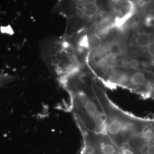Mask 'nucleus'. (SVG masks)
<instances>
[{"instance_id":"f257e3e1","label":"nucleus","mask_w":154,"mask_h":154,"mask_svg":"<svg viewBox=\"0 0 154 154\" xmlns=\"http://www.w3.org/2000/svg\"><path fill=\"white\" fill-rule=\"evenodd\" d=\"M95 93L105 116V133L119 154H154V118H142L122 109L104 88Z\"/></svg>"},{"instance_id":"f03ea898","label":"nucleus","mask_w":154,"mask_h":154,"mask_svg":"<svg viewBox=\"0 0 154 154\" xmlns=\"http://www.w3.org/2000/svg\"><path fill=\"white\" fill-rule=\"evenodd\" d=\"M95 78L86 67L60 83L69 95V110L77 125L88 131L105 132V116L94 90Z\"/></svg>"},{"instance_id":"7ed1b4c3","label":"nucleus","mask_w":154,"mask_h":154,"mask_svg":"<svg viewBox=\"0 0 154 154\" xmlns=\"http://www.w3.org/2000/svg\"><path fill=\"white\" fill-rule=\"evenodd\" d=\"M42 52L46 64L59 83L86 67L76 43L70 38L49 42L43 46Z\"/></svg>"},{"instance_id":"20e7f679","label":"nucleus","mask_w":154,"mask_h":154,"mask_svg":"<svg viewBox=\"0 0 154 154\" xmlns=\"http://www.w3.org/2000/svg\"><path fill=\"white\" fill-rule=\"evenodd\" d=\"M80 12L83 16L93 18H95L99 13V8L95 2L93 1H88L83 4L80 7Z\"/></svg>"},{"instance_id":"39448f33","label":"nucleus","mask_w":154,"mask_h":154,"mask_svg":"<svg viewBox=\"0 0 154 154\" xmlns=\"http://www.w3.org/2000/svg\"><path fill=\"white\" fill-rule=\"evenodd\" d=\"M151 41L150 35L146 33H138L135 39L137 46L141 49H144L146 48Z\"/></svg>"},{"instance_id":"423d86ee","label":"nucleus","mask_w":154,"mask_h":154,"mask_svg":"<svg viewBox=\"0 0 154 154\" xmlns=\"http://www.w3.org/2000/svg\"><path fill=\"white\" fill-rule=\"evenodd\" d=\"M138 1L142 4H147L149 3L151 0H138Z\"/></svg>"},{"instance_id":"0eeeda50","label":"nucleus","mask_w":154,"mask_h":154,"mask_svg":"<svg viewBox=\"0 0 154 154\" xmlns=\"http://www.w3.org/2000/svg\"><path fill=\"white\" fill-rule=\"evenodd\" d=\"M111 2H114V3H118V2H119L121 0H110Z\"/></svg>"}]
</instances>
